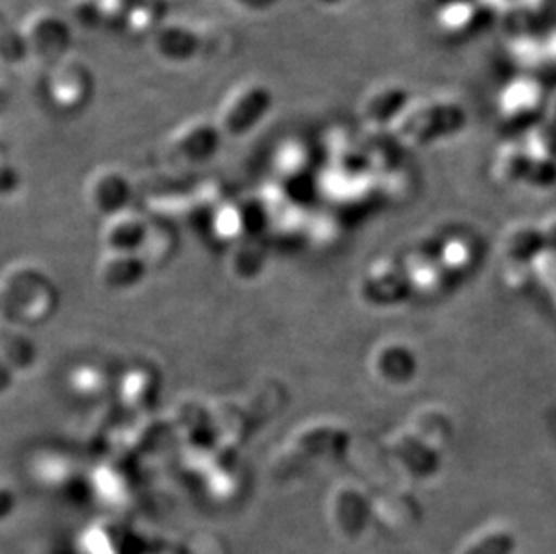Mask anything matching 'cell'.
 <instances>
[{
  "label": "cell",
  "instance_id": "6da1fadb",
  "mask_svg": "<svg viewBox=\"0 0 556 554\" xmlns=\"http://www.w3.org/2000/svg\"><path fill=\"white\" fill-rule=\"evenodd\" d=\"M467 111L451 98H413L404 114L394 123V130L415 142L434 141L456 134L467 125Z\"/></svg>",
  "mask_w": 556,
  "mask_h": 554
},
{
  "label": "cell",
  "instance_id": "7a4b0ae2",
  "mask_svg": "<svg viewBox=\"0 0 556 554\" xmlns=\"http://www.w3.org/2000/svg\"><path fill=\"white\" fill-rule=\"evenodd\" d=\"M274 95L262 79H245L227 92L216 112V125L227 137H245L273 111Z\"/></svg>",
  "mask_w": 556,
  "mask_h": 554
},
{
  "label": "cell",
  "instance_id": "3957f363",
  "mask_svg": "<svg viewBox=\"0 0 556 554\" xmlns=\"http://www.w3.org/2000/svg\"><path fill=\"white\" fill-rule=\"evenodd\" d=\"M29 60L56 65L71 56L73 29L71 22L53 10L33 11L21 29Z\"/></svg>",
  "mask_w": 556,
  "mask_h": 554
},
{
  "label": "cell",
  "instance_id": "277c9868",
  "mask_svg": "<svg viewBox=\"0 0 556 554\" xmlns=\"http://www.w3.org/2000/svg\"><path fill=\"white\" fill-rule=\"evenodd\" d=\"M547 111V98L539 79L519 76L498 92L497 115L506 125H531Z\"/></svg>",
  "mask_w": 556,
  "mask_h": 554
},
{
  "label": "cell",
  "instance_id": "5b68a950",
  "mask_svg": "<svg viewBox=\"0 0 556 554\" xmlns=\"http://www.w3.org/2000/svg\"><path fill=\"white\" fill-rule=\"evenodd\" d=\"M94 90L90 68L78 58L67 56L51 67L48 96L54 109L73 112L84 109Z\"/></svg>",
  "mask_w": 556,
  "mask_h": 554
},
{
  "label": "cell",
  "instance_id": "8992f818",
  "mask_svg": "<svg viewBox=\"0 0 556 554\" xmlns=\"http://www.w3.org/2000/svg\"><path fill=\"white\" fill-rule=\"evenodd\" d=\"M153 56L168 65H188L202 53L204 37L186 22H163L150 37Z\"/></svg>",
  "mask_w": 556,
  "mask_h": 554
},
{
  "label": "cell",
  "instance_id": "52a82bcc",
  "mask_svg": "<svg viewBox=\"0 0 556 554\" xmlns=\"http://www.w3.org/2000/svg\"><path fill=\"white\" fill-rule=\"evenodd\" d=\"M435 24L451 37H472L492 15L481 0H431Z\"/></svg>",
  "mask_w": 556,
  "mask_h": 554
},
{
  "label": "cell",
  "instance_id": "ba28073f",
  "mask_svg": "<svg viewBox=\"0 0 556 554\" xmlns=\"http://www.w3.org/2000/svg\"><path fill=\"white\" fill-rule=\"evenodd\" d=\"M410 101L413 96L404 85L383 84L364 98L358 115L366 125L382 130L386 126H394Z\"/></svg>",
  "mask_w": 556,
  "mask_h": 554
},
{
  "label": "cell",
  "instance_id": "9c48e42d",
  "mask_svg": "<svg viewBox=\"0 0 556 554\" xmlns=\"http://www.w3.org/2000/svg\"><path fill=\"white\" fill-rule=\"evenodd\" d=\"M220 128L215 119L194 117L180 125L172 136V148L186 161H205L220 147Z\"/></svg>",
  "mask_w": 556,
  "mask_h": 554
},
{
  "label": "cell",
  "instance_id": "30bf717a",
  "mask_svg": "<svg viewBox=\"0 0 556 554\" xmlns=\"http://www.w3.org/2000/svg\"><path fill=\"white\" fill-rule=\"evenodd\" d=\"M76 15L81 24H109L114 21H125L130 0H74Z\"/></svg>",
  "mask_w": 556,
  "mask_h": 554
},
{
  "label": "cell",
  "instance_id": "8fae6325",
  "mask_svg": "<svg viewBox=\"0 0 556 554\" xmlns=\"http://www.w3.org/2000/svg\"><path fill=\"white\" fill-rule=\"evenodd\" d=\"M163 22L161 8L155 2H152V0H144V2H139V4L130 2L123 24L134 35H141L142 33V35H150L152 37L153 33L157 32V27Z\"/></svg>",
  "mask_w": 556,
  "mask_h": 554
},
{
  "label": "cell",
  "instance_id": "7c38bea8",
  "mask_svg": "<svg viewBox=\"0 0 556 554\" xmlns=\"http://www.w3.org/2000/svg\"><path fill=\"white\" fill-rule=\"evenodd\" d=\"M235 10L248 15H265L278 5L279 0H227Z\"/></svg>",
  "mask_w": 556,
  "mask_h": 554
},
{
  "label": "cell",
  "instance_id": "4fadbf2b",
  "mask_svg": "<svg viewBox=\"0 0 556 554\" xmlns=\"http://www.w3.org/2000/svg\"><path fill=\"white\" fill-rule=\"evenodd\" d=\"M542 62L556 67V27L544 33L541 37Z\"/></svg>",
  "mask_w": 556,
  "mask_h": 554
},
{
  "label": "cell",
  "instance_id": "5bb4252c",
  "mask_svg": "<svg viewBox=\"0 0 556 554\" xmlns=\"http://www.w3.org/2000/svg\"><path fill=\"white\" fill-rule=\"evenodd\" d=\"M481 4L494 15V13H501V11H508L511 8H517L519 0H481Z\"/></svg>",
  "mask_w": 556,
  "mask_h": 554
},
{
  "label": "cell",
  "instance_id": "9a60e30c",
  "mask_svg": "<svg viewBox=\"0 0 556 554\" xmlns=\"http://www.w3.org/2000/svg\"><path fill=\"white\" fill-rule=\"evenodd\" d=\"M315 4L326 5V8H331V5H339L342 2H346V0H314Z\"/></svg>",
  "mask_w": 556,
  "mask_h": 554
},
{
  "label": "cell",
  "instance_id": "2e32d148",
  "mask_svg": "<svg viewBox=\"0 0 556 554\" xmlns=\"http://www.w3.org/2000/svg\"><path fill=\"white\" fill-rule=\"evenodd\" d=\"M552 117H553V121H555V125H556V100L553 101V105H552Z\"/></svg>",
  "mask_w": 556,
  "mask_h": 554
}]
</instances>
